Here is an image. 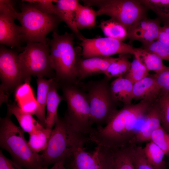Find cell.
<instances>
[{
  "label": "cell",
  "instance_id": "6da1fadb",
  "mask_svg": "<svg viewBox=\"0 0 169 169\" xmlns=\"http://www.w3.org/2000/svg\"><path fill=\"white\" fill-rule=\"evenodd\" d=\"M145 112L142 100L135 105H124L104 127L95 128L90 136V141L97 146L112 148L136 143L135 129Z\"/></svg>",
  "mask_w": 169,
  "mask_h": 169
},
{
  "label": "cell",
  "instance_id": "7a4b0ae2",
  "mask_svg": "<svg viewBox=\"0 0 169 169\" xmlns=\"http://www.w3.org/2000/svg\"><path fill=\"white\" fill-rule=\"evenodd\" d=\"M47 147L40 154L42 166L66 160L90 141V136L75 130L64 117L58 116Z\"/></svg>",
  "mask_w": 169,
  "mask_h": 169
},
{
  "label": "cell",
  "instance_id": "3957f363",
  "mask_svg": "<svg viewBox=\"0 0 169 169\" xmlns=\"http://www.w3.org/2000/svg\"><path fill=\"white\" fill-rule=\"evenodd\" d=\"M49 39L50 59L58 83L79 85L76 68L78 55L74 45L75 35L65 32L62 35L53 32Z\"/></svg>",
  "mask_w": 169,
  "mask_h": 169
},
{
  "label": "cell",
  "instance_id": "277c9868",
  "mask_svg": "<svg viewBox=\"0 0 169 169\" xmlns=\"http://www.w3.org/2000/svg\"><path fill=\"white\" fill-rule=\"evenodd\" d=\"M11 115L0 119V146L7 151L13 160L25 169L43 167L40 154L33 151L26 140L24 131L12 121Z\"/></svg>",
  "mask_w": 169,
  "mask_h": 169
},
{
  "label": "cell",
  "instance_id": "5b68a950",
  "mask_svg": "<svg viewBox=\"0 0 169 169\" xmlns=\"http://www.w3.org/2000/svg\"><path fill=\"white\" fill-rule=\"evenodd\" d=\"M22 1L21 12L16 13V19L22 29L23 40L28 42L48 44L47 35L56 31L62 21L54 14L44 13L39 10L34 3L28 0Z\"/></svg>",
  "mask_w": 169,
  "mask_h": 169
},
{
  "label": "cell",
  "instance_id": "8992f818",
  "mask_svg": "<svg viewBox=\"0 0 169 169\" xmlns=\"http://www.w3.org/2000/svg\"><path fill=\"white\" fill-rule=\"evenodd\" d=\"M105 77L91 80L80 85L85 92L90 107V123L97 127L105 125L118 110L110 92V85Z\"/></svg>",
  "mask_w": 169,
  "mask_h": 169
},
{
  "label": "cell",
  "instance_id": "52a82bcc",
  "mask_svg": "<svg viewBox=\"0 0 169 169\" xmlns=\"http://www.w3.org/2000/svg\"><path fill=\"white\" fill-rule=\"evenodd\" d=\"M58 85L67 104L64 117L76 131L90 136L95 128L90 123V107L85 92L76 84Z\"/></svg>",
  "mask_w": 169,
  "mask_h": 169
},
{
  "label": "cell",
  "instance_id": "ba28073f",
  "mask_svg": "<svg viewBox=\"0 0 169 169\" xmlns=\"http://www.w3.org/2000/svg\"><path fill=\"white\" fill-rule=\"evenodd\" d=\"M18 59L23 83H30L32 76L55 78L50 59L49 43L28 42Z\"/></svg>",
  "mask_w": 169,
  "mask_h": 169
},
{
  "label": "cell",
  "instance_id": "9c48e42d",
  "mask_svg": "<svg viewBox=\"0 0 169 169\" xmlns=\"http://www.w3.org/2000/svg\"><path fill=\"white\" fill-rule=\"evenodd\" d=\"M85 5L95 6L97 15H106L123 24L127 29L146 17L147 9L140 0H84Z\"/></svg>",
  "mask_w": 169,
  "mask_h": 169
},
{
  "label": "cell",
  "instance_id": "30bf717a",
  "mask_svg": "<svg viewBox=\"0 0 169 169\" xmlns=\"http://www.w3.org/2000/svg\"><path fill=\"white\" fill-rule=\"evenodd\" d=\"M18 54L3 45L0 46V105L8 103L10 94L23 83Z\"/></svg>",
  "mask_w": 169,
  "mask_h": 169
},
{
  "label": "cell",
  "instance_id": "8fae6325",
  "mask_svg": "<svg viewBox=\"0 0 169 169\" xmlns=\"http://www.w3.org/2000/svg\"><path fill=\"white\" fill-rule=\"evenodd\" d=\"M83 58L94 57H108L116 54L134 55L136 48L123 41L108 37L88 38L81 40Z\"/></svg>",
  "mask_w": 169,
  "mask_h": 169
},
{
  "label": "cell",
  "instance_id": "7c38bea8",
  "mask_svg": "<svg viewBox=\"0 0 169 169\" xmlns=\"http://www.w3.org/2000/svg\"><path fill=\"white\" fill-rule=\"evenodd\" d=\"M11 0H0V43L21 49L22 29L15 23L17 11Z\"/></svg>",
  "mask_w": 169,
  "mask_h": 169
},
{
  "label": "cell",
  "instance_id": "4fadbf2b",
  "mask_svg": "<svg viewBox=\"0 0 169 169\" xmlns=\"http://www.w3.org/2000/svg\"><path fill=\"white\" fill-rule=\"evenodd\" d=\"M133 144L115 148L97 146L95 149L102 169H135L131 155Z\"/></svg>",
  "mask_w": 169,
  "mask_h": 169
},
{
  "label": "cell",
  "instance_id": "5bb4252c",
  "mask_svg": "<svg viewBox=\"0 0 169 169\" xmlns=\"http://www.w3.org/2000/svg\"><path fill=\"white\" fill-rule=\"evenodd\" d=\"M160 23L159 18L146 17L135 23L127 30L129 42L139 41L145 47L157 40L161 27Z\"/></svg>",
  "mask_w": 169,
  "mask_h": 169
},
{
  "label": "cell",
  "instance_id": "9a60e30c",
  "mask_svg": "<svg viewBox=\"0 0 169 169\" xmlns=\"http://www.w3.org/2000/svg\"><path fill=\"white\" fill-rule=\"evenodd\" d=\"M117 59L110 56L81 58L78 56L76 64L78 81L90 76L103 74L110 65Z\"/></svg>",
  "mask_w": 169,
  "mask_h": 169
},
{
  "label": "cell",
  "instance_id": "2e32d148",
  "mask_svg": "<svg viewBox=\"0 0 169 169\" xmlns=\"http://www.w3.org/2000/svg\"><path fill=\"white\" fill-rule=\"evenodd\" d=\"M162 94L153 75L148 76L133 84V99L136 100L154 103Z\"/></svg>",
  "mask_w": 169,
  "mask_h": 169
},
{
  "label": "cell",
  "instance_id": "e0dca14e",
  "mask_svg": "<svg viewBox=\"0 0 169 169\" xmlns=\"http://www.w3.org/2000/svg\"><path fill=\"white\" fill-rule=\"evenodd\" d=\"M54 14L64 21L73 33L80 40L84 37L79 32L76 24L75 12L79 3L77 0H57Z\"/></svg>",
  "mask_w": 169,
  "mask_h": 169
},
{
  "label": "cell",
  "instance_id": "ac0fdd59",
  "mask_svg": "<svg viewBox=\"0 0 169 169\" xmlns=\"http://www.w3.org/2000/svg\"><path fill=\"white\" fill-rule=\"evenodd\" d=\"M161 126L160 111L155 102L147 111L144 122L136 132L135 137L136 144L150 141L152 132Z\"/></svg>",
  "mask_w": 169,
  "mask_h": 169
},
{
  "label": "cell",
  "instance_id": "d6986e66",
  "mask_svg": "<svg viewBox=\"0 0 169 169\" xmlns=\"http://www.w3.org/2000/svg\"><path fill=\"white\" fill-rule=\"evenodd\" d=\"M66 160L69 161L67 169H102L96 151H86L79 149Z\"/></svg>",
  "mask_w": 169,
  "mask_h": 169
},
{
  "label": "cell",
  "instance_id": "ffe728a7",
  "mask_svg": "<svg viewBox=\"0 0 169 169\" xmlns=\"http://www.w3.org/2000/svg\"><path fill=\"white\" fill-rule=\"evenodd\" d=\"M59 86L54 79L50 84L48 92L46 105L47 114L45 127L52 129L54 126L58 115L57 110L60 103L64 100L63 96L58 93Z\"/></svg>",
  "mask_w": 169,
  "mask_h": 169
},
{
  "label": "cell",
  "instance_id": "44dd1931",
  "mask_svg": "<svg viewBox=\"0 0 169 169\" xmlns=\"http://www.w3.org/2000/svg\"><path fill=\"white\" fill-rule=\"evenodd\" d=\"M133 84L123 76L117 78L110 84V90L111 96L116 102H120L124 105H131L133 99Z\"/></svg>",
  "mask_w": 169,
  "mask_h": 169
},
{
  "label": "cell",
  "instance_id": "7402d4cb",
  "mask_svg": "<svg viewBox=\"0 0 169 169\" xmlns=\"http://www.w3.org/2000/svg\"><path fill=\"white\" fill-rule=\"evenodd\" d=\"M7 113L14 115L18 120L20 127L29 134L44 127L32 115L23 111L16 102L7 104Z\"/></svg>",
  "mask_w": 169,
  "mask_h": 169
},
{
  "label": "cell",
  "instance_id": "603a6c76",
  "mask_svg": "<svg viewBox=\"0 0 169 169\" xmlns=\"http://www.w3.org/2000/svg\"><path fill=\"white\" fill-rule=\"evenodd\" d=\"M55 79L52 78H37V96L36 101L37 108L35 115L39 122L45 127L46 115L45 108L48 92L51 84Z\"/></svg>",
  "mask_w": 169,
  "mask_h": 169
},
{
  "label": "cell",
  "instance_id": "cb8c5ba5",
  "mask_svg": "<svg viewBox=\"0 0 169 169\" xmlns=\"http://www.w3.org/2000/svg\"><path fill=\"white\" fill-rule=\"evenodd\" d=\"M134 55L148 70L153 71L156 74L166 67L158 55L145 49L136 48Z\"/></svg>",
  "mask_w": 169,
  "mask_h": 169
},
{
  "label": "cell",
  "instance_id": "d4e9b609",
  "mask_svg": "<svg viewBox=\"0 0 169 169\" xmlns=\"http://www.w3.org/2000/svg\"><path fill=\"white\" fill-rule=\"evenodd\" d=\"M97 16L96 11L91 6L83 5L79 3L76 10L75 17L76 24L78 29L94 28L96 24Z\"/></svg>",
  "mask_w": 169,
  "mask_h": 169
},
{
  "label": "cell",
  "instance_id": "484cf974",
  "mask_svg": "<svg viewBox=\"0 0 169 169\" xmlns=\"http://www.w3.org/2000/svg\"><path fill=\"white\" fill-rule=\"evenodd\" d=\"M99 27L106 37L121 41L128 38L127 29L126 28L122 23L112 18L101 21Z\"/></svg>",
  "mask_w": 169,
  "mask_h": 169
},
{
  "label": "cell",
  "instance_id": "4316f807",
  "mask_svg": "<svg viewBox=\"0 0 169 169\" xmlns=\"http://www.w3.org/2000/svg\"><path fill=\"white\" fill-rule=\"evenodd\" d=\"M143 150L147 160L155 169H165L164 157L166 155L160 147L150 141Z\"/></svg>",
  "mask_w": 169,
  "mask_h": 169
},
{
  "label": "cell",
  "instance_id": "83f0119b",
  "mask_svg": "<svg viewBox=\"0 0 169 169\" xmlns=\"http://www.w3.org/2000/svg\"><path fill=\"white\" fill-rule=\"evenodd\" d=\"M52 129L44 127L29 134L28 144L32 150L38 153L47 146Z\"/></svg>",
  "mask_w": 169,
  "mask_h": 169
},
{
  "label": "cell",
  "instance_id": "f1b7e54d",
  "mask_svg": "<svg viewBox=\"0 0 169 169\" xmlns=\"http://www.w3.org/2000/svg\"><path fill=\"white\" fill-rule=\"evenodd\" d=\"M129 54H119L117 59L108 66L103 74L109 80L112 78L123 76L129 69L131 64L128 59Z\"/></svg>",
  "mask_w": 169,
  "mask_h": 169
},
{
  "label": "cell",
  "instance_id": "f546056e",
  "mask_svg": "<svg viewBox=\"0 0 169 169\" xmlns=\"http://www.w3.org/2000/svg\"><path fill=\"white\" fill-rule=\"evenodd\" d=\"M146 8L154 12L165 23L169 22V0H140Z\"/></svg>",
  "mask_w": 169,
  "mask_h": 169
},
{
  "label": "cell",
  "instance_id": "4dcf8cb0",
  "mask_svg": "<svg viewBox=\"0 0 169 169\" xmlns=\"http://www.w3.org/2000/svg\"><path fill=\"white\" fill-rule=\"evenodd\" d=\"M149 71L138 59L135 58L131 62L129 69L123 77L134 84L149 76Z\"/></svg>",
  "mask_w": 169,
  "mask_h": 169
},
{
  "label": "cell",
  "instance_id": "1f68e13d",
  "mask_svg": "<svg viewBox=\"0 0 169 169\" xmlns=\"http://www.w3.org/2000/svg\"><path fill=\"white\" fill-rule=\"evenodd\" d=\"M131 155L135 169H155L146 158L142 146L132 144Z\"/></svg>",
  "mask_w": 169,
  "mask_h": 169
},
{
  "label": "cell",
  "instance_id": "d6a6232c",
  "mask_svg": "<svg viewBox=\"0 0 169 169\" xmlns=\"http://www.w3.org/2000/svg\"><path fill=\"white\" fill-rule=\"evenodd\" d=\"M156 102L160 111L161 126L169 134V94L162 93Z\"/></svg>",
  "mask_w": 169,
  "mask_h": 169
},
{
  "label": "cell",
  "instance_id": "836d02e7",
  "mask_svg": "<svg viewBox=\"0 0 169 169\" xmlns=\"http://www.w3.org/2000/svg\"><path fill=\"white\" fill-rule=\"evenodd\" d=\"M150 141L160 147L166 155H169V134L161 126L152 132Z\"/></svg>",
  "mask_w": 169,
  "mask_h": 169
},
{
  "label": "cell",
  "instance_id": "e575fe53",
  "mask_svg": "<svg viewBox=\"0 0 169 169\" xmlns=\"http://www.w3.org/2000/svg\"><path fill=\"white\" fill-rule=\"evenodd\" d=\"M29 83H23L19 86L14 91L15 100L18 106L34 98Z\"/></svg>",
  "mask_w": 169,
  "mask_h": 169
},
{
  "label": "cell",
  "instance_id": "d590c367",
  "mask_svg": "<svg viewBox=\"0 0 169 169\" xmlns=\"http://www.w3.org/2000/svg\"><path fill=\"white\" fill-rule=\"evenodd\" d=\"M143 47V48L156 54L162 60H164L169 62V46L156 40Z\"/></svg>",
  "mask_w": 169,
  "mask_h": 169
},
{
  "label": "cell",
  "instance_id": "8d00e7d4",
  "mask_svg": "<svg viewBox=\"0 0 169 169\" xmlns=\"http://www.w3.org/2000/svg\"><path fill=\"white\" fill-rule=\"evenodd\" d=\"M153 75L162 93L169 94V67Z\"/></svg>",
  "mask_w": 169,
  "mask_h": 169
},
{
  "label": "cell",
  "instance_id": "74e56055",
  "mask_svg": "<svg viewBox=\"0 0 169 169\" xmlns=\"http://www.w3.org/2000/svg\"><path fill=\"white\" fill-rule=\"evenodd\" d=\"M28 1L33 3L37 8L42 12L47 14H54L55 4H53V2L56 3L57 0H29Z\"/></svg>",
  "mask_w": 169,
  "mask_h": 169
},
{
  "label": "cell",
  "instance_id": "f35d334b",
  "mask_svg": "<svg viewBox=\"0 0 169 169\" xmlns=\"http://www.w3.org/2000/svg\"><path fill=\"white\" fill-rule=\"evenodd\" d=\"M0 169H25L13 160L6 157L0 150Z\"/></svg>",
  "mask_w": 169,
  "mask_h": 169
},
{
  "label": "cell",
  "instance_id": "ab89813d",
  "mask_svg": "<svg viewBox=\"0 0 169 169\" xmlns=\"http://www.w3.org/2000/svg\"><path fill=\"white\" fill-rule=\"evenodd\" d=\"M157 40L169 46V23L161 27Z\"/></svg>",
  "mask_w": 169,
  "mask_h": 169
},
{
  "label": "cell",
  "instance_id": "60d3db41",
  "mask_svg": "<svg viewBox=\"0 0 169 169\" xmlns=\"http://www.w3.org/2000/svg\"><path fill=\"white\" fill-rule=\"evenodd\" d=\"M65 161L64 160L59 161L54 164L50 168L42 167L39 169H67L65 165Z\"/></svg>",
  "mask_w": 169,
  "mask_h": 169
},
{
  "label": "cell",
  "instance_id": "b9f144b4",
  "mask_svg": "<svg viewBox=\"0 0 169 169\" xmlns=\"http://www.w3.org/2000/svg\"><path fill=\"white\" fill-rule=\"evenodd\" d=\"M168 23H169V22H168Z\"/></svg>",
  "mask_w": 169,
  "mask_h": 169
}]
</instances>
